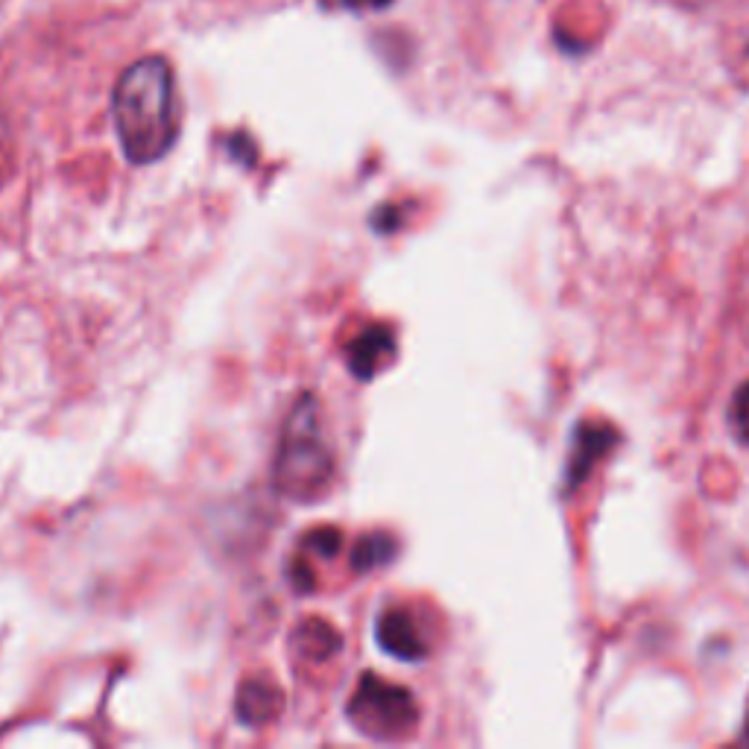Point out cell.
I'll return each instance as SVG.
<instances>
[{
	"label": "cell",
	"mask_w": 749,
	"mask_h": 749,
	"mask_svg": "<svg viewBox=\"0 0 749 749\" xmlns=\"http://www.w3.org/2000/svg\"><path fill=\"white\" fill-rule=\"evenodd\" d=\"M111 118L132 165H152L170 152L181 118L176 73L165 56H144L120 73L111 91Z\"/></svg>",
	"instance_id": "1"
},
{
	"label": "cell",
	"mask_w": 749,
	"mask_h": 749,
	"mask_svg": "<svg viewBox=\"0 0 749 749\" xmlns=\"http://www.w3.org/2000/svg\"><path fill=\"white\" fill-rule=\"evenodd\" d=\"M334 477V457L323 440L319 404L305 395L287 416L285 434L276 454L273 483L278 495L290 501H314L328 490Z\"/></svg>",
	"instance_id": "2"
},
{
	"label": "cell",
	"mask_w": 749,
	"mask_h": 749,
	"mask_svg": "<svg viewBox=\"0 0 749 749\" xmlns=\"http://www.w3.org/2000/svg\"><path fill=\"white\" fill-rule=\"evenodd\" d=\"M346 714L357 732L369 735L375 741L407 738L418 723V706L411 691L375 673L361 677L355 694L348 697Z\"/></svg>",
	"instance_id": "3"
},
{
	"label": "cell",
	"mask_w": 749,
	"mask_h": 749,
	"mask_svg": "<svg viewBox=\"0 0 749 749\" xmlns=\"http://www.w3.org/2000/svg\"><path fill=\"white\" fill-rule=\"evenodd\" d=\"M375 635H378V644L390 656H395V659L416 662V659H425L427 656L425 635H422L418 623L413 621L407 609H387V612H381L378 623H375Z\"/></svg>",
	"instance_id": "4"
},
{
	"label": "cell",
	"mask_w": 749,
	"mask_h": 749,
	"mask_svg": "<svg viewBox=\"0 0 749 749\" xmlns=\"http://www.w3.org/2000/svg\"><path fill=\"white\" fill-rule=\"evenodd\" d=\"M282 709H285V694L273 679H246L237 691L235 711L237 720H244V723H269L282 714Z\"/></svg>",
	"instance_id": "5"
},
{
	"label": "cell",
	"mask_w": 749,
	"mask_h": 749,
	"mask_svg": "<svg viewBox=\"0 0 749 749\" xmlns=\"http://www.w3.org/2000/svg\"><path fill=\"white\" fill-rule=\"evenodd\" d=\"M393 332H387V328H369V332L357 334L355 343L348 346V366H352L357 378L369 381L393 357Z\"/></svg>",
	"instance_id": "6"
},
{
	"label": "cell",
	"mask_w": 749,
	"mask_h": 749,
	"mask_svg": "<svg viewBox=\"0 0 749 749\" xmlns=\"http://www.w3.org/2000/svg\"><path fill=\"white\" fill-rule=\"evenodd\" d=\"M615 442V431L607 425H580L574 436V449H571L569 460V486H576L583 481L589 469L594 465V460H600L612 449Z\"/></svg>",
	"instance_id": "7"
},
{
	"label": "cell",
	"mask_w": 749,
	"mask_h": 749,
	"mask_svg": "<svg viewBox=\"0 0 749 749\" xmlns=\"http://www.w3.org/2000/svg\"><path fill=\"white\" fill-rule=\"evenodd\" d=\"M296 647L299 653H305L308 659H328L339 647V635L334 627H328L325 621H305L296 630Z\"/></svg>",
	"instance_id": "8"
},
{
	"label": "cell",
	"mask_w": 749,
	"mask_h": 749,
	"mask_svg": "<svg viewBox=\"0 0 749 749\" xmlns=\"http://www.w3.org/2000/svg\"><path fill=\"white\" fill-rule=\"evenodd\" d=\"M393 551L395 548L387 536H366L355 548L352 562H355L357 571H369V569H375V565H384V562L393 556Z\"/></svg>",
	"instance_id": "9"
},
{
	"label": "cell",
	"mask_w": 749,
	"mask_h": 749,
	"mask_svg": "<svg viewBox=\"0 0 749 749\" xmlns=\"http://www.w3.org/2000/svg\"><path fill=\"white\" fill-rule=\"evenodd\" d=\"M9 174V127L0 115V179Z\"/></svg>",
	"instance_id": "10"
},
{
	"label": "cell",
	"mask_w": 749,
	"mask_h": 749,
	"mask_svg": "<svg viewBox=\"0 0 749 749\" xmlns=\"http://www.w3.org/2000/svg\"><path fill=\"white\" fill-rule=\"evenodd\" d=\"M0 3H3V0H0Z\"/></svg>",
	"instance_id": "11"
}]
</instances>
